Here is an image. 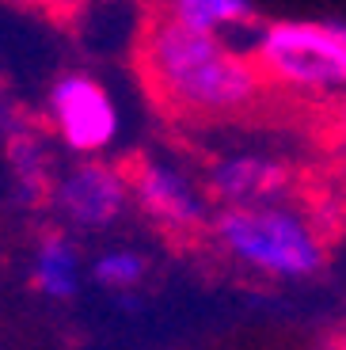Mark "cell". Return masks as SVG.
<instances>
[{"label":"cell","instance_id":"obj_1","mask_svg":"<svg viewBox=\"0 0 346 350\" xmlns=\"http://www.w3.org/2000/svg\"><path fill=\"white\" fill-rule=\"evenodd\" d=\"M137 72L164 111L198 122H225L259 111L270 84L251 62L213 31L156 12L137 38Z\"/></svg>","mask_w":346,"mask_h":350},{"label":"cell","instance_id":"obj_9","mask_svg":"<svg viewBox=\"0 0 346 350\" xmlns=\"http://www.w3.org/2000/svg\"><path fill=\"white\" fill-rule=\"evenodd\" d=\"M164 12H172L175 19L198 27V31H213V35L251 23V16H255L251 0H168Z\"/></svg>","mask_w":346,"mask_h":350},{"label":"cell","instance_id":"obj_8","mask_svg":"<svg viewBox=\"0 0 346 350\" xmlns=\"http://www.w3.org/2000/svg\"><path fill=\"white\" fill-rule=\"evenodd\" d=\"M35 286L53 301H69L80 293V278H84V262L72 240L65 237H46L35 252V271H31Z\"/></svg>","mask_w":346,"mask_h":350},{"label":"cell","instance_id":"obj_10","mask_svg":"<svg viewBox=\"0 0 346 350\" xmlns=\"http://www.w3.org/2000/svg\"><path fill=\"white\" fill-rule=\"evenodd\" d=\"M148 274V259L133 247H111V252L96 255L92 262V278L111 293H133Z\"/></svg>","mask_w":346,"mask_h":350},{"label":"cell","instance_id":"obj_5","mask_svg":"<svg viewBox=\"0 0 346 350\" xmlns=\"http://www.w3.org/2000/svg\"><path fill=\"white\" fill-rule=\"evenodd\" d=\"M50 198L57 213L77 228H111L133 202L130 175L99 157H88L61 172L50 183Z\"/></svg>","mask_w":346,"mask_h":350},{"label":"cell","instance_id":"obj_7","mask_svg":"<svg viewBox=\"0 0 346 350\" xmlns=\"http://www.w3.org/2000/svg\"><path fill=\"white\" fill-rule=\"evenodd\" d=\"M297 172L267 152H228L213 160L206 187L225 206H255V202H278L293 191Z\"/></svg>","mask_w":346,"mask_h":350},{"label":"cell","instance_id":"obj_4","mask_svg":"<svg viewBox=\"0 0 346 350\" xmlns=\"http://www.w3.org/2000/svg\"><path fill=\"white\" fill-rule=\"evenodd\" d=\"M46 114L53 133L77 157H99L118 137V107L111 92L88 72H65L53 80Z\"/></svg>","mask_w":346,"mask_h":350},{"label":"cell","instance_id":"obj_3","mask_svg":"<svg viewBox=\"0 0 346 350\" xmlns=\"http://www.w3.org/2000/svg\"><path fill=\"white\" fill-rule=\"evenodd\" d=\"M270 88L297 96H346V23L335 19H274L251 46Z\"/></svg>","mask_w":346,"mask_h":350},{"label":"cell","instance_id":"obj_13","mask_svg":"<svg viewBox=\"0 0 346 350\" xmlns=\"http://www.w3.org/2000/svg\"><path fill=\"white\" fill-rule=\"evenodd\" d=\"M46 8H53V12H61V16H69V12H77L84 0H42Z\"/></svg>","mask_w":346,"mask_h":350},{"label":"cell","instance_id":"obj_12","mask_svg":"<svg viewBox=\"0 0 346 350\" xmlns=\"http://www.w3.org/2000/svg\"><path fill=\"white\" fill-rule=\"evenodd\" d=\"M328 130L338 145H346V96H338L331 103V114H328Z\"/></svg>","mask_w":346,"mask_h":350},{"label":"cell","instance_id":"obj_11","mask_svg":"<svg viewBox=\"0 0 346 350\" xmlns=\"http://www.w3.org/2000/svg\"><path fill=\"white\" fill-rule=\"evenodd\" d=\"M12 167H16L19 183H23L27 198H38L46 191V157L38 137H12Z\"/></svg>","mask_w":346,"mask_h":350},{"label":"cell","instance_id":"obj_14","mask_svg":"<svg viewBox=\"0 0 346 350\" xmlns=\"http://www.w3.org/2000/svg\"><path fill=\"white\" fill-rule=\"evenodd\" d=\"M338 350H346V342H343V347H338Z\"/></svg>","mask_w":346,"mask_h":350},{"label":"cell","instance_id":"obj_6","mask_svg":"<svg viewBox=\"0 0 346 350\" xmlns=\"http://www.w3.org/2000/svg\"><path fill=\"white\" fill-rule=\"evenodd\" d=\"M130 194L148 213L172 232H194L209 221V194L168 160H141L130 172Z\"/></svg>","mask_w":346,"mask_h":350},{"label":"cell","instance_id":"obj_2","mask_svg":"<svg viewBox=\"0 0 346 350\" xmlns=\"http://www.w3.org/2000/svg\"><path fill=\"white\" fill-rule=\"evenodd\" d=\"M217 244L243 271L274 282H304L323 271L328 237L304 210L278 202L255 206H225L209 221Z\"/></svg>","mask_w":346,"mask_h":350}]
</instances>
